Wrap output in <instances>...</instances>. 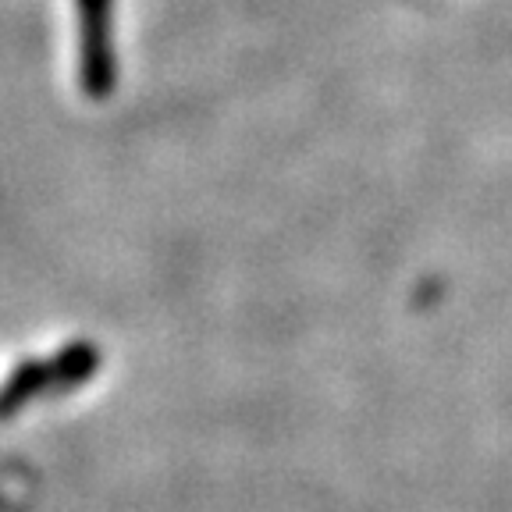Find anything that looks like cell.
Returning <instances> with one entry per match:
<instances>
[{
  "mask_svg": "<svg viewBox=\"0 0 512 512\" xmlns=\"http://www.w3.org/2000/svg\"><path fill=\"white\" fill-rule=\"evenodd\" d=\"M79 22V86L89 100H107L118 89L114 54V0H75Z\"/></svg>",
  "mask_w": 512,
  "mask_h": 512,
  "instance_id": "6da1fadb",
  "label": "cell"
},
{
  "mask_svg": "<svg viewBox=\"0 0 512 512\" xmlns=\"http://www.w3.org/2000/svg\"><path fill=\"white\" fill-rule=\"evenodd\" d=\"M43 388H54V377H50V363H22V367L11 374V381L0 388V416H11L18 406L40 395Z\"/></svg>",
  "mask_w": 512,
  "mask_h": 512,
  "instance_id": "7a4b0ae2",
  "label": "cell"
},
{
  "mask_svg": "<svg viewBox=\"0 0 512 512\" xmlns=\"http://www.w3.org/2000/svg\"><path fill=\"white\" fill-rule=\"evenodd\" d=\"M100 363V352L89 342H75L50 363V377H54V388H75V384L89 381Z\"/></svg>",
  "mask_w": 512,
  "mask_h": 512,
  "instance_id": "3957f363",
  "label": "cell"
}]
</instances>
